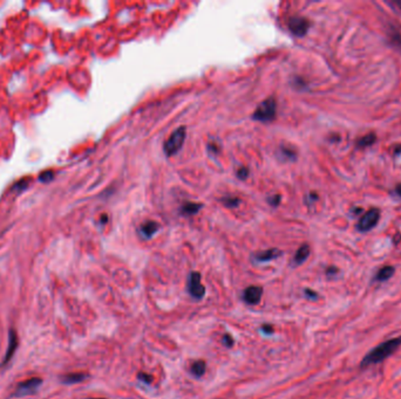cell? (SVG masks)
I'll return each mask as SVG.
<instances>
[{
	"label": "cell",
	"instance_id": "1",
	"mask_svg": "<svg viewBox=\"0 0 401 399\" xmlns=\"http://www.w3.org/2000/svg\"><path fill=\"white\" fill-rule=\"evenodd\" d=\"M400 345H401V337L384 342V343L379 344L378 347L372 349L371 351L368 352L365 357H364L362 365L368 366V365H372V364L380 363V362L385 361L386 358L393 355V353H394L396 350L399 349Z\"/></svg>",
	"mask_w": 401,
	"mask_h": 399
},
{
	"label": "cell",
	"instance_id": "2",
	"mask_svg": "<svg viewBox=\"0 0 401 399\" xmlns=\"http://www.w3.org/2000/svg\"><path fill=\"white\" fill-rule=\"evenodd\" d=\"M185 136H187V131H185V127H180L174 131L169 138L165 141L163 150L167 156H173V154L177 153L182 148V145L184 143Z\"/></svg>",
	"mask_w": 401,
	"mask_h": 399
},
{
	"label": "cell",
	"instance_id": "3",
	"mask_svg": "<svg viewBox=\"0 0 401 399\" xmlns=\"http://www.w3.org/2000/svg\"><path fill=\"white\" fill-rule=\"evenodd\" d=\"M275 116H276V101L272 97L263 101L254 113V119L261 122L272 121Z\"/></svg>",
	"mask_w": 401,
	"mask_h": 399
},
{
	"label": "cell",
	"instance_id": "4",
	"mask_svg": "<svg viewBox=\"0 0 401 399\" xmlns=\"http://www.w3.org/2000/svg\"><path fill=\"white\" fill-rule=\"evenodd\" d=\"M43 385V380L39 377L30 378L22 383H19L17 389H15L13 396L15 397H25L30 396V394L35 393L39 390L40 386Z\"/></svg>",
	"mask_w": 401,
	"mask_h": 399
},
{
	"label": "cell",
	"instance_id": "5",
	"mask_svg": "<svg viewBox=\"0 0 401 399\" xmlns=\"http://www.w3.org/2000/svg\"><path fill=\"white\" fill-rule=\"evenodd\" d=\"M380 219V211L378 209H371L363 215L356 225V230L359 232H368L374 229Z\"/></svg>",
	"mask_w": 401,
	"mask_h": 399
},
{
	"label": "cell",
	"instance_id": "6",
	"mask_svg": "<svg viewBox=\"0 0 401 399\" xmlns=\"http://www.w3.org/2000/svg\"><path fill=\"white\" fill-rule=\"evenodd\" d=\"M188 292L192 297L195 300H201L204 296L205 288L201 282V274L197 272H193L189 274L188 279Z\"/></svg>",
	"mask_w": 401,
	"mask_h": 399
},
{
	"label": "cell",
	"instance_id": "7",
	"mask_svg": "<svg viewBox=\"0 0 401 399\" xmlns=\"http://www.w3.org/2000/svg\"><path fill=\"white\" fill-rule=\"evenodd\" d=\"M310 27V23L305 18L294 17L289 20V28L294 35L303 36L307 33Z\"/></svg>",
	"mask_w": 401,
	"mask_h": 399
},
{
	"label": "cell",
	"instance_id": "8",
	"mask_svg": "<svg viewBox=\"0 0 401 399\" xmlns=\"http://www.w3.org/2000/svg\"><path fill=\"white\" fill-rule=\"evenodd\" d=\"M263 295V288L259 286H250L245 288L244 293H243V299L248 304H257L262 299Z\"/></svg>",
	"mask_w": 401,
	"mask_h": 399
},
{
	"label": "cell",
	"instance_id": "9",
	"mask_svg": "<svg viewBox=\"0 0 401 399\" xmlns=\"http://www.w3.org/2000/svg\"><path fill=\"white\" fill-rule=\"evenodd\" d=\"M18 348V335L17 332H15L13 329L10 331V336H9V348H7V351H6V355L5 357H4V361H3V365L7 364L10 362V360L12 358V356L14 355L15 350H17Z\"/></svg>",
	"mask_w": 401,
	"mask_h": 399
},
{
	"label": "cell",
	"instance_id": "10",
	"mask_svg": "<svg viewBox=\"0 0 401 399\" xmlns=\"http://www.w3.org/2000/svg\"><path fill=\"white\" fill-rule=\"evenodd\" d=\"M159 229H160L159 224L155 223V221H153V220H149V221L143 223L142 225H141L140 233H141V235H142L143 238L149 239V238H152L153 235L156 233L157 230H159Z\"/></svg>",
	"mask_w": 401,
	"mask_h": 399
},
{
	"label": "cell",
	"instance_id": "11",
	"mask_svg": "<svg viewBox=\"0 0 401 399\" xmlns=\"http://www.w3.org/2000/svg\"><path fill=\"white\" fill-rule=\"evenodd\" d=\"M279 255H281V251L276 250V248H271V250L261 252V253L256 254L255 259H256L258 262H267V261H271V260L278 258Z\"/></svg>",
	"mask_w": 401,
	"mask_h": 399
},
{
	"label": "cell",
	"instance_id": "12",
	"mask_svg": "<svg viewBox=\"0 0 401 399\" xmlns=\"http://www.w3.org/2000/svg\"><path fill=\"white\" fill-rule=\"evenodd\" d=\"M88 377L87 373L83 372H72L62 376V383L65 384H76V383L83 382Z\"/></svg>",
	"mask_w": 401,
	"mask_h": 399
},
{
	"label": "cell",
	"instance_id": "13",
	"mask_svg": "<svg viewBox=\"0 0 401 399\" xmlns=\"http://www.w3.org/2000/svg\"><path fill=\"white\" fill-rule=\"evenodd\" d=\"M310 255V247L309 245H303L299 247V250L297 251V253H296L294 258H293V261L296 264H302L306 261V259L309 258Z\"/></svg>",
	"mask_w": 401,
	"mask_h": 399
},
{
	"label": "cell",
	"instance_id": "14",
	"mask_svg": "<svg viewBox=\"0 0 401 399\" xmlns=\"http://www.w3.org/2000/svg\"><path fill=\"white\" fill-rule=\"evenodd\" d=\"M393 274H394V268L392 266H385L383 268H380L379 272L376 273L375 280L382 282V281H386L390 279Z\"/></svg>",
	"mask_w": 401,
	"mask_h": 399
},
{
	"label": "cell",
	"instance_id": "15",
	"mask_svg": "<svg viewBox=\"0 0 401 399\" xmlns=\"http://www.w3.org/2000/svg\"><path fill=\"white\" fill-rule=\"evenodd\" d=\"M206 364L204 361H196L192 364V373L195 377H202L205 373Z\"/></svg>",
	"mask_w": 401,
	"mask_h": 399
},
{
	"label": "cell",
	"instance_id": "16",
	"mask_svg": "<svg viewBox=\"0 0 401 399\" xmlns=\"http://www.w3.org/2000/svg\"><path fill=\"white\" fill-rule=\"evenodd\" d=\"M375 140H376L375 134L370 132V134H367L366 136L360 138V140L358 141V143H356V145H358V148H366V146H370V145L373 144Z\"/></svg>",
	"mask_w": 401,
	"mask_h": 399
},
{
	"label": "cell",
	"instance_id": "17",
	"mask_svg": "<svg viewBox=\"0 0 401 399\" xmlns=\"http://www.w3.org/2000/svg\"><path fill=\"white\" fill-rule=\"evenodd\" d=\"M200 204H195V203H187V204H184L183 206H182L181 211L183 212V214H187V215H192V214H195L197 213L198 211H200L201 209Z\"/></svg>",
	"mask_w": 401,
	"mask_h": 399
},
{
	"label": "cell",
	"instance_id": "18",
	"mask_svg": "<svg viewBox=\"0 0 401 399\" xmlns=\"http://www.w3.org/2000/svg\"><path fill=\"white\" fill-rule=\"evenodd\" d=\"M224 204L228 207H235V206H237L238 204H240V199L233 198V197L226 198L225 201H224Z\"/></svg>",
	"mask_w": 401,
	"mask_h": 399
},
{
	"label": "cell",
	"instance_id": "19",
	"mask_svg": "<svg viewBox=\"0 0 401 399\" xmlns=\"http://www.w3.org/2000/svg\"><path fill=\"white\" fill-rule=\"evenodd\" d=\"M137 377H139L140 381L147 383V384L152 383V381H153V377L151 376V374H147V373H139V376Z\"/></svg>",
	"mask_w": 401,
	"mask_h": 399
},
{
	"label": "cell",
	"instance_id": "20",
	"mask_svg": "<svg viewBox=\"0 0 401 399\" xmlns=\"http://www.w3.org/2000/svg\"><path fill=\"white\" fill-rule=\"evenodd\" d=\"M223 342H224V344L226 345V347H233L234 345V340H233V337L229 335V334H225L224 337H223Z\"/></svg>",
	"mask_w": 401,
	"mask_h": 399
},
{
	"label": "cell",
	"instance_id": "21",
	"mask_svg": "<svg viewBox=\"0 0 401 399\" xmlns=\"http://www.w3.org/2000/svg\"><path fill=\"white\" fill-rule=\"evenodd\" d=\"M248 173L249 172H248V170H246V169H241L237 172V176L240 177L241 179H244V178H246V176H248Z\"/></svg>",
	"mask_w": 401,
	"mask_h": 399
},
{
	"label": "cell",
	"instance_id": "22",
	"mask_svg": "<svg viewBox=\"0 0 401 399\" xmlns=\"http://www.w3.org/2000/svg\"><path fill=\"white\" fill-rule=\"evenodd\" d=\"M262 330L264 331L265 334H272V332H273V328L271 327V325L266 324V325H263V327H262Z\"/></svg>",
	"mask_w": 401,
	"mask_h": 399
},
{
	"label": "cell",
	"instance_id": "23",
	"mask_svg": "<svg viewBox=\"0 0 401 399\" xmlns=\"http://www.w3.org/2000/svg\"><path fill=\"white\" fill-rule=\"evenodd\" d=\"M279 202H281V197L279 195H273V201H270L271 204H272L273 206H276L279 204Z\"/></svg>",
	"mask_w": 401,
	"mask_h": 399
},
{
	"label": "cell",
	"instance_id": "24",
	"mask_svg": "<svg viewBox=\"0 0 401 399\" xmlns=\"http://www.w3.org/2000/svg\"><path fill=\"white\" fill-rule=\"evenodd\" d=\"M305 293H306V294H307V296L311 297V299H315V297H317V296H315V295H317V294H315V293H313V292L309 291V289H306Z\"/></svg>",
	"mask_w": 401,
	"mask_h": 399
},
{
	"label": "cell",
	"instance_id": "25",
	"mask_svg": "<svg viewBox=\"0 0 401 399\" xmlns=\"http://www.w3.org/2000/svg\"><path fill=\"white\" fill-rule=\"evenodd\" d=\"M395 191H396V193H398V194L400 195V197H401V184H399L398 186H396Z\"/></svg>",
	"mask_w": 401,
	"mask_h": 399
},
{
	"label": "cell",
	"instance_id": "26",
	"mask_svg": "<svg viewBox=\"0 0 401 399\" xmlns=\"http://www.w3.org/2000/svg\"><path fill=\"white\" fill-rule=\"evenodd\" d=\"M87 399H104V398H87Z\"/></svg>",
	"mask_w": 401,
	"mask_h": 399
}]
</instances>
